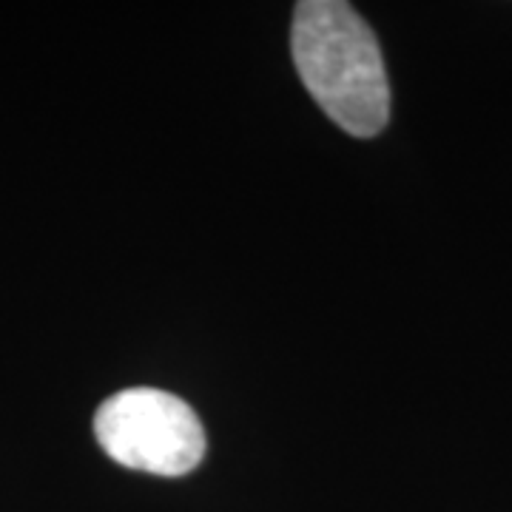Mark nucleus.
<instances>
[{"instance_id": "nucleus-1", "label": "nucleus", "mask_w": 512, "mask_h": 512, "mask_svg": "<svg viewBox=\"0 0 512 512\" xmlns=\"http://www.w3.org/2000/svg\"><path fill=\"white\" fill-rule=\"evenodd\" d=\"M293 66L319 109L353 137H376L390 120L382 49L365 18L345 0L293 6Z\"/></svg>"}, {"instance_id": "nucleus-2", "label": "nucleus", "mask_w": 512, "mask_h": 512, "mask_svg": "<svg viewBox=\"0 0 512 512\" xmlns=\"http://www.w3.org/2000/svg\"><path fill=\"white\" fill-rule=\"evenodd\" d=\"M94 436L128 470L185 476L205 456V430L188 404L157 387H128L94 413Z\"/></svg>"}]
</instances>
